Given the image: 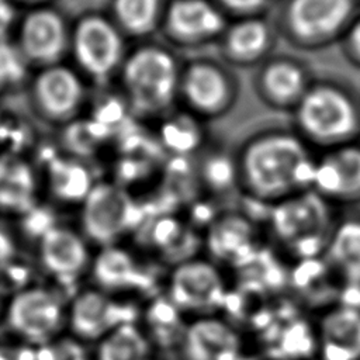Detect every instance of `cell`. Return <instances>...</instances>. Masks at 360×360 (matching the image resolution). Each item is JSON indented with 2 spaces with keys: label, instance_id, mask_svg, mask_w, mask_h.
Segmentation results:
<instances>
[{
  "label": "cell",
  "instance_id": "cell-1",
  "mask_svg": "<svg viewBox=\"0 0 360 360\" xmlns=\"http://www.w3.org/2000/svg\"><path fill=\"white\" fill-rule=\"evenodd\" d=\"M315 159L316 152L291 127L259 129L235 155L238 188L248 200L269 208L312 187Z\"/></svg>",
  "mask_w": 360,
  "mask_h": 360
},
{
  "label": "cell",
  "instance_id": "cell-2",
  "mask_svg": "<svg viewBox=\"0 0 360 360\" xmlns=\"http://www.w3.org/2000/svg\"><path fill=\"white\" fill-rule=\"evenodd\" d=\"M340 214L314 188L295 193L266 208L263 229L267 245L290 263L322 256Z\"/></svg>",
  "mask_w": 360,
  "mask_h": 360
},
{
  "label": "cell",
  "instance_id": "cell-3",
  "mask_svg": "<svg viewBox=\"0 0 360 360\" xmlns=\"http://www.w3.org/2000/svg\"><path fill=\"white\" fill-rule=\"evenodd\" d=\"M291 114V128L318 153L360 142V96L333 77H315Z\"/></svg>",
  "mask_w": 360,
  "mask_h": 360
},
{
  "label": "cell",
  "instance_id": "cell-4",
  "mask_svg": "<svg viewBox=\"0 0 360 360\" xmlns=\"http://www.w3.org/2000/svg\"><path fill=\"white\" fill-rule=\"evenodd\" d=\"M273 10L280 38L308 52L339 42L360 13L357 0H277Z\"/></svg>",
  "mask_w": 360,
  "mask_h": 360
},
{
  "label": "cell",
  "instance_id": "cell-5",
  "mask_svg": "<svg viewBox=\"0 0 360 360\" xmlns=\"http://www.w3.org/2000/svg\"><path fill=\"white\" fill-rule=\"evenodd\" d=\"M180 70L174 56L156 45L134 51L122 63V82L131 103L152 112L167 107L180 90Z\"/></svg>",
  "mask_w": 360,
  "mask_h": 360
},
{
  "label": "cell",
  "instance_id": "cell-6",
  "mask_svg": "<svg viewBox=\"0 0 360 360\" xmlns=\"http://www.w3.org/2000/svg\"><path fill=\"white\" fill-rule=\"evenodd\" d=\"M229 295L225 271L211 259L181 260L169 276L167 298L179 311L194 318L218 314Z\"/></svg>",
  "mask_w": 360,
  "mask_h": 360
},
{
  "label": "cell",
  "instance_id": "cell-7",
  "mask_svg": "<svg viewBox=\"0 0 360 360\" xmlns=\"http://www.w3.org/2000/svg\"><path fill=\"white\" fill-rule=\"evenodd\" d=\"M141 218V210L132 195L115 183H96L82 202V231L89 240L101 248L117 245L136 228Z\"/></svg>",
  "mask_w": 360,
  "mask_h": 360
},
{
  "label": "cell",
  "instance_id": "cell-8",
  "mask_svg": "<svg viewBox=\"0 0 360 360\" xmlns=\"http://www.w3.org/2000/svg\"><path fill=\"white\" fill-rule=\"evenodd\" d=\"M6 321L14 335L37 347L60 335L68 323V307L55 291L44 285H28L8 301Z\"/></svg>",
  "mask_w": 360,
  "mask_h": 360
},
{
  "label": "cell",
  "instance_id": "cell-9",
  "mask_svg": "<svg viewBox=\"0 0 360 360\" xmlns=\"http://www.w3.org/2000/svg\"><path fill=\"white\" fill-rule=\"evenodd\" d=\"M210 259L221 267H248L260 256L267 245L263 224L250 215L226 211L214 217L205 233Z\"/></svg>",
  "mask_w": 360,
  "mask_h": 360
},
{
  "label": "cell",
  "instance_id": "cell-10",
  "mask_svg": "<svg viewBox=\"0 0 360 360\" xmlns=\"http://www.w3.org/2000/svg\"><path fill=\"white\" fill-rule=\"evenodd\" d=\"M70 46L77 65L96 79L107 77L124 63L120 30L103 15L89 14L75 25Z\"/></svg>",
  "mask_w": 360,
  "mask_h": 360
},
{
  "label": "cell",
  "instance_id": "cell-11",
  "mask_svg": "<svg viewBox=\"0 0 360 360\" xmlns=\"http://www.w3.org/2000/svg\"><path fill=\"white\" fill-rule=\"evenodd\" d=\"M314 79L302 59L288 53H273L257 66L253 86L263 104L276 111L291 112Z\"/></svg>",
  "mask_w": 360,
  "mask_h": 360
},
{
  "label": "cell",
  "instance_id": "cell-12",
  "mask_svg": "<svg viewBox=\"0 0 360 360\" xmlns=\"http://www.w3.org/2000/svg\"><path fill=\"white\" fill-rule=\"evenodd\" d=\"M315 360H360V305L338 300L312 318Z\"/></svg>",
  "mask_w": 360,
  "mask_h": 360
},
{
  "label": "cell",
  "instance_id": "cell-13",
  "mask_svg": "<svg viewBox=\"0 0 360 360\" xmlns=\"http://www.w3.org/2000/svg\"><path fill=\"white\" fill-rule=\"evenodd\" d=\"M101 288L79 292L68 307V326L75 338L84 342H98L115 328L135 322L134 305L118 301Z\"/></svg>",
  "mask_w": 360,
  "mask_h": 360
},
{
  "label": "cell",
  "instance_id": "cell-14",
  "mask_svg": "<svg viewBox=\"0 0 360 360\" xmlns=\"http://www.w3.org/2000/svg\"><path fill=\"white\" fill-rule=\"evenodd\" d=\"M338 210L360 204V142L318 152L312 187Z\"/></svg>",
  "mask_w": 360,
  "mask_h": 360
},
{
  "label": "cell",
  "instance_id": "cell-15",
  "mask_svg": "<svg viewBox=\"0 0 360 360\" xmlns=\"http://www.w3.org/2000/svg\"><path fill=\"white\" fill-rule=\"evenodd\" d=\"M179 349L183 360H242L248 342L233 322L215 314L193 318Z\"/></svg>",
  "mask_w": 360,
  "mask_h": 360
},
{
  "label": "cell",
  "instance_id": "cell-16",
  "mask_svg": "<svg viewBox=\"0 0 360 360\" xmlns=\"http://www.w3.org/2000/svg\"><path fill=\"white\" fill-rule=\"evenodd\" d=\"M180 90L187 103L198 112L218 115L236 98V82L221 65L198 60L190 65L180 79Z\"/></svg>",
  "mask_w": 360,
  "mask_h": 360
},
{
  "label": "cell",
  "instance_id": "cell-17",
  "mask_svg": "<svg viewBox=\"0 0 360 360\" xmlns=\"http://www.w3.org/2000/svg\"><path fill=\"white\" fill-rule=\"evenodd\" d=\"M278 38L271 17H240L226 25L221 37V51L232 65L259 66L274 53Z\"/></svg>",
  "mask_w": 360,
  "mask_h": 360
},
{
  "label": "cell",
  "instance_id": "cell-18",
  "mask_svg": "<svg viewBox=\"0 0 360 360\" xmlns=\"http://www.w3.org/2000/svg\"><path fill=\"white\" fill-rule=\"evenodd\" d=\"M70 45V34L62 15L52 8L31 10L18 30V49L25 59L53 65Z\"/></svg>",
  "mask_w": 360,
  "mask_h": 360
},
{
  "label": "cell",
  "instance_id": "cell-19",
  "mask_svg": "<svg viewBox=\"0 0 360 360\" xmlns=\"http://www.w3.org/2000/svg\"><path fill=\"white\" fill-rule=\"evenodd\" d=\"M38 255L45 271L65 283L82 276L93 260L84 236L68 226L45 229L39 238Z\"/></svg>",
  "mask_w": 360,
  "mask_h": 360
},
{
  "label": "cell",
  "instance_id": "cell-20",
  "mask_svg": "<svg viewBox=\"0 0 360 360\" xmlns=\"http://www.w3.org/2000/svg\"><path fill=\"white\" fill-rule=\"evenodd\" d=\"M321 257L340 290H360V214H339Z\"/></svg>",
  "mask_w": 360,
  "mask_h": 360
},
{
  "label": "cell",
  "instance_id": "cell-21",
  "mask_svg": "<svg viewBox=\"0 0 360 360\" xmlns=\"http://www.w3.org/2000/svg\"><path fill=\"white\" fill-rule=\"evenodd\" d=\"M165 20L173 37L193 42L221 38L228 25L224 11L210 0H173Z\"/></svg>",
  "mask_w": 360,
  "mask_h": 360
},
{
  "label": "cell",
  "instance_id": "cell-22",
  "mask_svg": "<svg viewBox=\"0 0 360 360\" xmlns=\"http://www.w3.org/2000/svg\"><path fill=\"white\" fill-rule=\"evenodd\" d=\"M34 98L52 118H66L82 104L84 89L75 70L63 65L45 66L34 80Z\"/></svg>",
  "mask_w": 360,
  "mask_h": 360
},
{
  "label": "cell",
  "instance_id": "cell-23",
  "mask_svg": "<svg viewBox=\"0 0 360 360\" xmlns=\"http://www.w3.org/2000/svg\"><path fill=\"white\" fill-rule=\"evenodd\" d=\"M38 200V180L32 165L13 152H0V212L25 215Z\"/></svg>",
  "mask_w": 360,
  "mask_h": 360
},
{
  "label": "cell",
  "instance_id": "cell-24",
  "mask_svg": "<svg viewBox=\"0 0 360 360\" xmlns=\"http://www.w3.org/2000/svg\"><path fill=\"white\" fill-rule=\"evenodd\" d=\"M90 271L97 288L111 294L145 285V274L139 262L131 252L118 245L103 246L91 260Z\"/></svg>",
  "mask_w": 360,
  "mask_h": 360
},
{
  "label": "cell",
  "instance_id": "cell-25",
  "mask_svg": "<svg viewBox=\"0 0 360 360\" xmlns=\"http://www.w3.org/2000/svg\"><path fill=\"white\" fill-rule=\"evenodd\" d=\"M46 180L58 201L80 205L96 184L89 169L75 159H53L48 166Z\"/></svg>",
  "mask_w": 360,
  "mask_h": 360
},
{
  "label": "cell",
  "instance_id": "cell-26",
  "mask_svg": "<svg viewBox=\"0 0 360 360\" xmlns=\"http://www.w3.org/2000/svg\"><path fill=\"white\" fill-rule=\"evenodd\" d=\"M94 360H152V340L135 322L124 323L97 342Z\"/></svg>",
  "mask_w": 360,
  "mask_h": 360
},
{
  "label": "cell",
  "instance_id": "cell-27",
  "mask_svg": "<svg viewBox=\"0 0 360 360\" xmlns=\"http://www.w3.org/2000/svg\"><path fill=\"white\" fill-rule=\"evenodd\" d=\"M115 21L132 35L152 32L159 21L160 0H112Z\"/></svg>",
  "mask_w": 360,
  "mask_h": 360
},
{
  "label": "cell",
  "instance_id": "cell-28",
  "mask_svg": "<svg viewBox=\"0 0 360 360\" xmlns=\"http://www.w3.org/2000/svg\"><path fill=\"white\" fill-rule=\"evenodd\" d=\"M181 314L169 298L150 305L146 312L148 329H145L149 339L159 340L167 346H179L187 326V323H180Z\"/></svg>",
  "mask_w": 360,
  "mask_h": 360
},
{
  "label": "cell",
  "instance_id": "cell-29",
  "mask_svg": "<svg viewBox=\"0 0 360 360\" xmlns=\"http://www.w3.org/2000/svg\"><path fill=\"white\" fill-rule=\"evenodd\" d=\"M35 360H90L83 342L72 336L55 339L35 347Z\"/></svg>",
  "mask_w": 360,
  "mask_h": 360
},
{
  "label": "cell",
  "instance_id": "cell-30",
  "mask_svg": "<svg viewBox=\"0 0 360 360\" xmlns=\"http://www.w3.org/2000/svg\"><path fill=\"white\" fill-rule=\"evenodd\" d=\"M165 142L169 148L183 152L190 148L194 149L201 141V132L195 124H187L184 121H173L167 124L165 129Z\"/></svg>",
  "mask_w": 360,
  "mask_h": 360
},
{
  "label": "cell",
  "instance_id": "cell-31",
  "mask_svg": "<svg viewBox=\"0 0 360 360\" xmlns=\"http://www.w3.org/2000/svg\"><path fill=\"white\" fill-rule=\"evenodd\" d=\"M24 55L0 41V89L18 82L24 73Z\"/></svg>",
  "mask_w": 360,
  "mask_h": 360
},
{
  "label": "cell",
  "instance_id": "cell-32",
  "mask_svg": "<svg viewBox=\"0 0 360 360\" xmlns=\"http://www.w3.org/2000/svg\"><path fill=\"white\" fill-rule=\"evenodd\" d=\"M224 13H229L236 18L252 15H267L274 8L277 0H215Z\"/></svg>",
  "mask_w": 360,
  "mask_h": 360
},
{
  "label": "cell",
  "instance_id": "cell-33",
  "mask_svg": "<svg viewBox=\"0 0 360 360\" xmlns=\"http://www.w3.org/2000/svg\"><path fill=\"white\" fill-rule=\"evenodd\" d=\"M338 44L345 59L360 69V13L350 22Z\"/></svg>",
  "mask_w": 360,
  "mask_h": 360
},
{
  "label": "cell",
  "instance_id": "cell-34",
  "mask_svg": "<svg viewBox=\"0 0 360 360\" xmlns=\"http://www.w3.org/2000/svg\"><path fill=\"white\" fill-rule=\"evenodd\" d=\"M17 253L15 242L13 236L3 228H0V269L11 264Z\"/></svg>",
  "mask_w": 360,
  "mask_h": 360
},
{
  "label": "cell",
  "instance_id": "cell-35",
  "mask_svg": "<svg viewBox=\"0 0 360 360\" xmlns=\"http://www.w3.org/2000/svg\"><path fill=\"white\" fill-rule=\"evenodd\" d=\"M14 24V7L10 0H0V41H4Z\"/></svg>",
  "mask_w": 360,
  "mask_h": 360
},
{
  "label": "cell",
  "instance_id": "cell-36",
  "mask_svg": "<svg viewBox=\"0 0 360 360\" xmlns=\"http://www.w3.org/2000/svg\"><path fill=\"white\" fill-rule=\"evenodd\" d=\"M0 360H35V347L11 349L8 346H0Z\"/></svg>",
  "mask_w": 360,
  "mask_h": 360
},
{
  "label": "cell",
  "instance_id": "cell-37",
  "mask_svg": "<svg viewBox=\"0 0 360 360\" xmlns=\"http://www.w3.org/2000/svg\"><path fill=\"white\" fill-rule=\"evenodd\" d=\"M4 131H6V125H4L3 115H1V112H0V139H1L3 135H4Z\"/></svg>",
  "mask_w": 360,
  "mask_h": 360
},
{
  "label": "cell",
  "instance_id": "cell-38",
  "mask_svg": "<svg viewBox=\"0 0 360 360\" xmlns=\"http://www.w3.org/2000/svg\"><path fill=\"white\" fill-rule=\"evenodd\" d=\"M1 295V294H0ZM0 309H1V297H0Z\"/></svg>",
  "mask_w": 360,
  "mask_h": 360
},
{
  "label": "cell",
  "instance_id": "cell-39",
  "mask_svg": "<svg viewBox=\"0 0 360 360\" xmlns=\"http://www.w3.org/2000/svg\"><path fill=\"white\" fill-rule=\"evenodd\" d=\"M30 1H37V0H30Z\"/></svg>",
  "mask_w": 360,
  "mask_h": 360
},
{
  "label": "cell",
  "instance_id": "cell-40",
  "mask_svg": "<svg viewBox=\"0 0 360 360\" xmlns=\"http://www.w3.org/2000/svg\"><path fill=\"white\" fill-rule=\"evenodd\" d=\"M357 1H359V4H360V0H357Z\"/></svg>",
  "mask_w": 360,
  "mask_h": 360
}]
</instances>
